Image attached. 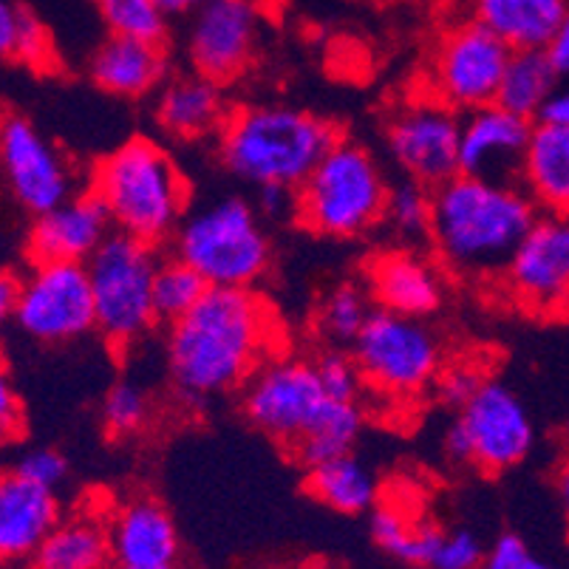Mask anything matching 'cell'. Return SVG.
<instances>
[{
    "label": "cell",
    "mask_w": 569,
    "mask_h": 569,
    "mask_svg": "<svg viewBox=\"0 0 569 569\" xmlns=\"http://www.w3.org/2000/svg\"><path fill=\"white\" fill-rule=\"evenodd\" d=\"M159 261L157 247L117 230L88 258L97 329L113 349H131L159 323L153 309Z\"/></svg>",
    "instance_id": "obj_7"
},
{
    "label": "cell",
    "mask_w": 569,
    "mask_h": 569,
    "mask_svg": "<svg viewBox=\"0 0 569 569\" xmlns=\"http://www.w3.org/2000/svg\"><path fill=\"white\" fill-rule=\"evenodd\" d=\"M547 57H550V63L556 66L558 74H569V9L563 14V20L558 23L556 34L547 43Z\"/></svg>",
    "instance_id": "obj_44"
},
{
    "label": "cell",
    "mask_w": 569,
    "mask_h": 569,
    "mask_svg": "<svg viewBox=\"0 0 569 569\" xmlns=\"http://www.w3.org/2000/svg\"><path fill=\"white\" fill-rule=\"evenodd\" d=\"M462 113L431 94L402 102L386 122V144L411 182L437 190L459 173Z\"/></svg>",
    "instance_id": "obj_12"
},
{
    "label": "cell",
    "mask_w": 569,
    "mask_h": 569,
    "mask_svg": "<svg viewBox=\"0 0 569 569\" xmlns=\"http://www.w3.org/2000/svg\"><path fill=\"white\" fill-rule=\"evenodd\" d=\"M14 473H20L32 485H40V488L54 490L66 482L69 462H66L63 453L54 451V448H34V451L20 457V462L14 465Z\"/></svg>",
    "instance_id": "obj_40"
},
{
    "label": "cell",
    "mask_w": 569,
    "mask_h": 569,
    "mask_svg": "<svg viewBox=\"0 0 569 569\" xmlns=\"http://www.w3.org/2000/svg\"><path fill=\"white\" fill-rule=\"evenodd\" d=\"M0 170L14 199L34 216L74 196V173L63 153L18 113L0 119Z\"/></svg>",
    "instance_id": "obj_15"
},
{
    "label": "cell",
    "mask_w": 569,
    "mask_h": 569,
    "mask_svg": "<svg viewBox=\"0 0 569 569\" xmlns=\"http://www.w3.org/2000/svg\"><path fill=\"white\" fill-rule=\"evenodd\" d=\"M413 525H417V521H408L397 507L388 505L375 507V513H371L369 521L375 545L380 547V550H386L388 556L400 558V561L402 556H406L408 541H411L413 536Z\"/></svg>",
    "instance_id": "obj_38"
},
{
    "label": "cell",
    "mask_w": 569,
    "mask_h": 569,
    "mask_svg": "<svg viewBox=\"0 0 569 569\" xmlns=\"http://www.w3.org/2000/svg\"><path fill=\"white\" fill-rule=\"evenodd\" d=\"M556 488H558V499H561L563 510H567V513H569V459H563V465H561V468H558Z\"/></svg>",
    "instance_id": "obj_48"
},
{
    "label": "cell",
    "mask_w": 569,
    "mask_h": 569,
    "mask_svg": "<svg viewBox=\"0 0 569 569\" xmlns=\"http://www.w3.org/2000/svg\"><path fill=\"white\" fill-rule=\"evenodd\" d=\"M20 433H23V408H20V397L14 391L9 369L0 363V448L20 439Z\"/></svg>",
    "instance_id": "obj_41"
},
{
    "label": "cell",
    "mask_w": 569,
    "mask_h": 569,
    "mask_svg": "<svg viewBox=\"0 0 569 569\" xmlns=\"http://www.w3.org/2000/svg\"><path fill=\"white\" fill-rule=\"evenodd\" d=\"M0 60L46 69L51 63V38L46 26L14 0H0Z\"/></svg>",
    "instance_id": "obj_31"
},
{
    "label": "cell",
    "mask_w": 569,
    "mask_h": 569,
    "mask_svg": "<svg viewBox=\"0 0 569 569\" xmlns=\"http://www.w3.org/2000/svg\"><path fill=\"white\" fill-rule=\"evenodd\" d=\"M307 488L309 493L326 507H332L343 516L366 513L377 501V479L369 468L357 457L329 459L315 468H307Z\"/></svg>",
    "instance_id": "obj_27"
},
{
    "label": "cell",
    "mask_w": 569,
    "mask_h": 569,
    "mask_svg": "<svg viewBox=\"0 0 569 569\" xmlns=\"http://www.w3.org/2000/svg\"><path fill=\"white\" fill-rule=\"evenodd\" d=\"M261 12L252 0H207L188 20L184 54L196 74L230 86L258 54Z\"/></svg>",
    "instance_id": "obj_14"
},
{
    "label": "cell",
    "mask_w": 569,
    "mask_h": 569,
    "mask_svg": "<svg viewBox=\"0 0 569 569\" xmlns=\"http://www.w3.org/2000/svg\"><path fill=\"white\" fill-rule=\"evenodd\" d=\"M437 382H439V395H442V400L462 408L465 402L479 391V386H482L485 380L473 366H453V369H448L445 375H439Z\"/></svg>",
    "instance_id": "obj_42"
},
{
    "label": "cell",
    "mask_w": 569,
    "mask_h": 569,
    "mask_svg": "<svg viewBox=\"0 0 569 569\" xmlns=\"http://www.w3.org/2000/svg\"><path fill=\"white\" fill-rule=\"evenodd\" d=\"M151 419V397L142 386L122 380L111 386L102 400V426L113 439H126L142 431Z\"/></svg>",
    "instance_id": "obj_35"
},
{
    "label": "cell",
    "mask_w": 569,
    "mask_h": 569,
    "mask_svg": "<svg viewBox=\"0 0 569 569\" xmlns=\"http://www.w3.org/2000/svg\"><path fill=\"white\" fill-rule=\"evenodd\" d=\"M485 547L479 536L468 527H457V530H442L431 569H479Z\"/></svg>",
    "instance_id": "obj_37"
},
{
    "label": "cell",
    "mask_w": 569,
    "mask_h": 569,
    "mask_svg": "<svg viewBox=\"0 0 569 569\" xmlns=\"http://www.w3.org/2000/svg\"><path fill=\"white\" fill-rule=\"evenodd\" d=\"M315 369H318L326 395L335 400H360V388L366 386L363 375L357 369L355 357L346 355L343 349H326L315 360Z\"/></svg>",
    "instance_id": "obj_36"
},
{
    "label": "cell",
    "mask_w": 569,
    "mask_h": 569,
    "mask_svg": "<svg viewBox=\"0 0 569 569\" xmlns=\"http://www.w3.org/2000/svg\"><path fill=\"white\" fill-rule=\"evenodd\" d=\"M532 122L501 106H485L462 117L459 173L490 182H513L521 176Z\"/></svg>",
    "instance_id": "obj_17"
},
{
    "label": "cell",
    "mask_w": 569,
    "mask_h": 569,
    "mask_svg": "<svg viewBox=\"0 0 569 569\" xmlns=\"http://www.w3.org/2000/svg\"><path fill=\"white\" fill-rule=\"evenodd\" d=\"M173 256L190 263L207 287L256 289L272 267V241L256 207L227 196L188 210L173 232Z\"/></svg>",
    "instance_id": "obj_6"
},
{
    "label": "cell",
    "mask_w": 569,
    "mask_h": 569,
    "mask_svg": "<svg viewBox=\"0 0 569 569\" xmlns=\"http://www.w3.org/2000/svg\"><path fill=\"white\" fill-rule=\"evenodd\" d=\"M538 122H550V126L569 128V88H558L556 94L547 100L545 111L538 117Z\"/></svg>",
    "instance_id": "obj_46"
},
{
    "label": "cell",
    "mask_w": 569,
    "mask_h": 569,
    "mask_svg": "<svg viewBox=\"0 0 569 569\" xmlns=\"http://www.w3.org/2000/svg\"><path fill=\"white\" fill-rule=\"evenodd\" d=\"M97 14L113 38L164 43L170 14L159 0H94Z\"/></svg>",
    "instance_id": "obj_33"
},
{
    "label": "cell",
    "mask_w": 569,
    "mask_h": 569,
    "mask_svg": "<svg viewBox=\"0 0 569 569\" xmlns=\"http://www.w3.org/2000/svg\"><path fill=\"white\" fill-rule=\"evenodd\" d=\"M558 77L561 74L550 63L545 49L513 51L505 69V77H501L496 106L507 108V111L519 113V117L532 122V117H541L547 100L558 91Z\"/></svg>",
    "instance_id": "obj_28"
},
{
    "label": "cell",
    "mask_w": 569,
    "mask_h": 569,
    "mask_svg": "<svg viewBox=\"0 0 569 569\" xmlns=\"http://www.w3.org/2000/svg\"><path fill=\"white\" fill-rule=\"evenodd\" d=\"M371 295L360 283H338L315 309V332L332 349L355 346L371 318Z\"/></svg>",
    "instance_id": "obj_30"
},
{
    "label": "cell",
    "mask_w": 569,
    "mask_h": 569,
    "mask_svg": "<svg viewBox=\"0 0 569 569\" xmlns=\"http://www.w3.org/2000/svg\"><path fill=\"white\" fill-rule=\"evenodd\" d=\"M0 119H3V113H0Z\"/></svg>",
    "instance_id": "obj_51"
},
{
    "label": "cell",
    "mask_w": 569,
    "mask_h": 569,
    "mask_svg": "<svg viewBox=\"0 0 569 569\" xmlns=\"http://www.w3.org/2000/svg\"><path fill=\"white\" fill-rule=\"evenodd\" d=\"M232 108L224 86L196 74H179L159 88L157 119L168 137L179 142H201L219 137Z\"/></svg>",
    "instance_id": "obj_22"
},
{
    "label": "cell",
    "mask_w": 569,
    "mask_h": 569,
    "mask_svg": "<svg viewBox=\"0 0 569 569\" xmlns=\"http://www.w3.org/2000/svg\"><path fill=\"white\" fill-rule=\"evenodd\" d=\"M519 179L538 210L547 216L569 213V128L532 126Z\"/></svg>",
    "instance_id": "obj_24"
},
{
    "label": "cell",
    "mask_w": 569,
    "mask_h": 569,
    "mask_svg": "<svg viewBox=\"0 0 569 569\" xmlns=\"http://www.w3.org/2000/svg\"><path fill=\"white\" fill-rule=\"evenodd\" d=\"M113 569H176V567H128V563H117Z\"/></svg>",
    "instance_id": "obj_49"
},
{
    "label": "cell",
    "mask_w": 569,
    "mask_h": 569,
    "mask_svg": "<svg viewBox=\"0 0 569 569\" xmlns=\"http://www.w3.org/2000/svg\"><path fill=\"white\" fill-rule=\"evenodd\" d=\"M479 569H558L550 561L532 552L527 547V541L516 532H505L490 545V550H485L482 567Z\"/></svg>",
    "instance_id": "obj_39"
},
{
    "label": "cell",
    "mask_w": 569,
    "mask_h": 569,
    "mask_svg": "<svg viewBox=\"0 0 569 569\" xmlns=\"http://www.w3.org/2000/svg\"><path fill=\"white\" fill-rule=\"evenodd\" d=\"M538 219L541 210L521 184L457 173L433 190L431 244L448 272L490 281L505 276Z\"/></svg>",
    "instance_id": "obj_2"
},
{
    "label": "cell",
    "mask_w": 569,
    "mask_h": 569,
    "mask_svg": "<svg viewBox=\"0 0 569 569\" xmlns=\"http://www.w3.org/2000/svg\"><path fill=\"white\" fill-rule=\"evenodd\" d=\"M113 563L128 567H176L179 530L168 507L153 496H131L108 519Z\"/></svg>",
    "instance_id": "obj_20"
},
{
    "label": "cell",
    "mask_w": 569,
    "mask_h": 569,
    "mask_svg": "<svg viewBox=\"0 0 569 569\" xmlns=\"http://www.w3.org/2000/svg\"><path fill=\"white\" fill-rule=\"evenodd\" d=\"M207 281L182 258H162L153 278V309L159 323L173 326L207 295Z\"/></svg>",
    "instance_id": "obj_32"
},
{
    "label": "cell",
    "mask_w": 569,
    "mask_h": 569,
    "mask_svg": "<svg viewBox=\"0 0 569 569\" xmlns=\"http://www.w3.org/2000/svg\"><path fill=\"white\" fill-rule=\"evenodd\" d=\"M261 199H258V210L269 219H287L292 216L295 219V207H298V199H295V190L287 188H261L258 190Z\"/></svg>",
    "instance_id": "obj_43"
},
{
    "label": "cell",
    "mask_w": 569,
    "mask_h": 569,
    "mask_svg": "<svg viewBox=\"0 0 569 569\" xmlns=\"http://www.w3.org/2000/svg\"><path fill=\"white\" fill-rule=\"evenodd\" d=\"M366 417L360 400H329L312 428L303 433V439L292 448V457L303 468H315L320 462L338 459L351 453L360 433H363Z\"/></svg>",
    "instance_id": "obj_29"
},
{
    "label": "cell",
    "mask_w": 569,
    "mask_h": 569,
    "mask_svg": "<svg viewBox=\"0 0 569 569\" xmlns=\"http://www.w3.org/2000/svg\"><path fill=\"white\" fill-rule=\"evenodd\" d=\"M60 521L54 490L32 485L14 470H0V563L32 558Z\"/></svg>",
    "instance_id": "obj_21"
},
{
    "label": "cell",
    "mask_w": 569,
    "mask_h": 569,
    "mask_svg": "<svg viewBox=\"0 0 569 569\" xmlns=\"http://www.w3.org/2000/svg\"><path fill=\"white\" fill-rule=\"evenodd\" d=\"M338 139V128L318 113L261 102L232 108L216 142L221 164L241 182L298 190Z\"/></svg>",
    "instance_id": "obj_3"
},
{
    "label": "cell",
    "mask_w": 569,
    "mask_h": 569,
    "mask_svg": "<svg viewBox=\"0 0 569 569\" xmlns=\"http://www.w3.org/2000/svg\"><path fill=\"white\" fill-rule=\"evenodd\" d=\"M366 386L388 397H417L442 371V343L422 318L375 309L351 346Z\"/></svg>",
    "instance_id": "obj_8"
},
{
    "label": "cell",
    "mask_w": 569,
    "mask_h": 569,
    "mask_svg": "<svg viewBox=\"0 0 569 569\" xmlns=\"http://www.w3.org/2000/svg\"><path fill=\"white\" fill-rule=\"evenodd\" d=\"M507 295L536 318H569V213L541 216L507 263Z\"/></svg>",
    "instance_id": "obj_13"
},
{
    "label": "cell",
    "mask_w": 569,
    "mask_h": 569,
    "mask_svg": "<svg viewBox=\"0 0 569 569\" xmlns=\"http://www.w3.org/2000/svg\"><path fill=\"white\" fill-rule=\"evenodd\" d=\"M332 397L326 395L315 360L276 355L244 382L241 411L250 426L292 451Z\"/></svg>",
    "instance_id": "obj_9"
},
{
    "label": "cell",
    "mask_w": 569,
    "mask_h": 569,
    "mask_svg": "<svg viewBox=\"0 0 569 569\" xmlns=\"http://www.w3.org/2000/svg\"><path fill=\"white\" fill-rule=\"evenodd\" d=\"M510 54L513 51L482 23L470 20L453 26L433 49L426 94L437 97L459 113L493 106Z\"/></svg>",
    "instance_id": "obj_11"
},
{
    "label": "cell",
    "mask_w": 569,
    "mask_h": 569,
    "mask_svg": "<svg viewBox=\"0 0 569 569\" xmlns=\"http://www.w3.org/2000/svg\"><path fill=\"white\" fill-rule=\"evenodd\" d=\"M391 188L366 144L340 137L295 190V219L323 238H360L386 219Z\"/></svg>",
    "instance_id": "obj_5"
},
{
    "label": "cell",
    "mask_w": 569,
    "mask_h": 569,
    "mask_svg": "<svg viewBox=\"0 0 569 569\" xmlns=\"http://www.w3.org/2000/svg\"><path fill=\"white\" fill-rule=\"evenodd\" d=\"M278 320L256 289H219L168 326V371L184 402L230 395L276 357Z\"/></svg>",
    "instance_id": "obj_1"
},
{
    "label": "cell",
    "mask_w": 569,
    "mask_h": 569,
    "mask_svg": "<svg viewBox=\"0 0 569 569\" xmlns=\"http://www.w3.org/2000/svg\"><path fill=\"white\" fill-rule=\"evenodd\" d=\"M563 437H567V442H569V422H567V426H563Z\"/></svg>",
    "instance_id": "obj_50"
},
{
    "label": "cell",
    "mask_w": 569,
    "mask_h": 569,
    "mask_svg": "<svg viewBox=\"0 0 569 569\" xmlns=\"http://www.w3.org/2000/svg\"><path fill=\"white\" fill-rule=\"evenodd\" d=\"M457 422L470 445V465L499 473L525 462L536 445V428L527 406L505 382L485 380L459 408Z\"/></svg>",
    "instance_id": "obj_16"
},
{
    "label": "cell",
    "mask_w": 569,
    "mask_h": 569,
    "mask_svg": "<svg viewBox=\"0 0 569 569\" xmlns=\"http://www.w3.org/2000/svg\"><path fill=\"white\" fill-rule=\"evenodd\" d=\"M567 9V0H473V20L510 51H536L547 49Z\"/></svg>",
    "instance_id": "obj_25"
},
{
    "label": "cell",
    "mask_w": 569,
    "mask_h": 569,
    "mask_svg": "<svg viewBox=\"0 0 569 569\" xmlns=\"http://www.w3.org/2000/svg\"><path fill=\"white\" fill-rule=\"evenodd\" d=\"M159 3H162V9L170 18H190L196 9L204 7L207 0H159Z\"/></svg>",
    "instance_id": "obj_47"
},
{
    "label": "cell",
    "mask_w": 569,
    "mask_h": 569,
    "mask_svg": "<svg viewBox=\"0 0 569 569\" xmlns=\"http://www.w3.org/2000/svg\"><path fill=\"white\" fill-rule=\"evenodd\" d=\"M431 216H433V190L408 179L400 188H391L382 224L391 227L402 241H419L431 238Z\"/></svg>",
    "instance_id": "obj_34"
},
{
    "label": "cell",
    "mask_w": 569,
    "mask_h": 569,
    "mask_svg": "<svg viewBox=\"0 0 569 569\" xmlns=\"http://www.w3.org/2000/svg\"><path fill=\"white\" fill-rule=\"evenodd\" d=\"M113 561L108 519L77 513L57 521L32 556V569H108Z\"/></svg>",
    "instance_id": "obj_26"
},
{
    "label": "cell",
    "mask_w": 569,
    "mask_h": 569,
    "mask_svg": "<svg viewBox=\"0 0 569 569\" xmlns=\"http://www.w3.org/2000/svg\"><path fill=\"white\" fill-rule=\"evenodd\" d=\"M88 190L102 201L117 232L159 247L188 216L190 184L182 168L153 139H131L102 157Z\"/></svg>",
    "instance_id": "obj_4"
},
{
    "label": "cell",
    "mask_w": 569,
    "mask_h": 569,
    "mask_svg": "<svg viewBox=\"0 0 569 569\" xmlns=\"http://www.w3.org/2000/svg\"><path fill=\"white\" fill-rule=\"evenodd\" d=\"M111 232L108 210L86 190L34 219L26 238V256L32 263H88Z\"/></svg>",
    "instance_id": "obj_18"
},
{
    "label": "cell",
    "mask_w": 569,
    "mask_h": 569,
    "mask_svg": "<svg viewBox=\"0 0 569 569\" xmlns=\"http://www.w3.org/2000/svg\"><path fill=\"white\" fill-rule=\"evenodd\" d=\"M366 287L386 312L422 318L437 312L445 298V278L437 263L413 250H388L366 267Z\"/></svg>",
    "instance_id": "obj_19"
},
{
    "label": "cell",
    "mask_w": 569,
    "mask_h": 569,
    "mask_svg": "<svg viewBox=\"0 0 569 569\" xmlns=\"http://www.w3.org/2000/svg\"><path fill=\"white\" fill-rule=\"evenodd\" d=\"M14 323L26 338L63 346L97 329L94 295L86 263H32L20 278Z\"/></svg>",
    "instance_id": "obj_10"
},
{
    "label": "cell",
    "mask_w": 569,
    "mask_h": 569,
    "mask_svg": "<svg viewBox=\"0 0 569 569\" xmlns=\"http://www.w3.org/2000/svg\"><path fill=\"white\" fill-rule=\"evenodd\" d=\"M88 77L106 94L139 100L168 82V51L164 43L108 34L88 60Z\"/></svg>",
    "instance_id": "obj_23"
},
{
    "label": "cell",
    "mask_w": 569,
    "mask_h": 569,
    "mask_svg": "<svg viewBox=\"0 0 569 569\" xmlns=\"http://www.w3.org/2000/svg\"><path fill=\"white\" fill-rule=\"evenodd\" d=\"M20 278L14 272H0V335L9 320H14V303H18Z\"/></svg>",
    "instance_id": "obj_45"
}]
</instances>
